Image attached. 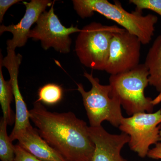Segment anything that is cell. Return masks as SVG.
<instances>
[{
  "instance_id": "obj_20",
  "label": "cell",
  "mask_w": 161,
  "mask_h": 161,
  "mask_svg": "<svg viewBox=\"0 0 161 161\" xmlns=\"http://www.w3.org/2000/svg\"><path fill=\"white\" fill-rule=\"evenodd\" d=\"M148 157L155 159H161V143L158 142L155 147L149 150L147 154Z\"/></svg>"
},
{
  "instance_id": "obj_7",
  "label": "cell",
  "mask_w": 161,
  "mask_h": 161,
  "mask_svg": "<svg viewBox=\"0 0 161 161\" xmlns=\"http://www.w3.org/2000/svg\"><path fill=\"white\" fill-rule=\"evenodd\" d=\"M54 3L48 11L43 12L38 19L34 28L31 29L28 38L39 40L42 47L47 50L53 47L60 53L70 51L72 40L70 36L79 33L81 29L73 25L69 27L62 25L54 9Z\"/></svg>"
},
{
  "instance_id": "obj_12",
  "label": "cell",
  "mask_w": 161,
  "mask_h": 161,
  "mask_svg": "<svg viewBox=\"0 0 161 161\" xmlns=\"http://www.w3.org/2000/svg\"><path fill=\"white\" fill-rule=\"evenodd\" d=\"M18 141L24 150L43 161H67L47 143L36 128L30 125L18 132L11 140Z\"/></svg>"
},
{
  "instance_id": "obj_14",
  "label": "cell",
  "mask_w": 161,
  "mask_h": 161,
  "mask_svg": "<svg viewBox=\"0 0 161 161\" xmlns=\"http://www.w3.org/2000/svg\"><path fill=\"white\" fill-rule=\"evenodd\" d=\"M2 66L0 64V103L3 113V118L7 125H12L15 120V116L11 108L14 98L11 80H6L3 77Z\"/></svg>"
},
{
  "instance_id": "obj_3",
  "label": "cell",
  "mask_w": 161,
  "mask_h": 161,
  "mask_svg": "<svg viewBox=\"0 0 161 161\" xmlns=\"http://www.w3.org/2000/svg\"><path fill=\"white\" fill-rule=\"evenodd\" d=\"M149 72L144 64L130 71L110 75V96L119 101L127 114L152 113L154 106L161 101V95L153 100L144 91L149 85Z\"/></svg>"
},
{
  "instance_id": "obj_10",
  "label": "cell",
  "mask_w": 161,
  "mask_h": 161,
  "mask_svg": "<svg viewBox=\"0 0 161 161\" xmlns=\"http://www.w3.org/2000/svg\"><path fill=\"white\" fill-rule=\"evenodd\" d=\"M55 1L50 0H31L30 2H23L26 7L25 14L17 24L9 26H0V35L5 32H9L13 37L6 42L7 48L15 50L17 47H22L26 44L28 39L31 28L36 23L40 15L48 6H52Z\"/></svg>"
},
{
  "instance_id": "obj_19",
  "label": "cell",
  "mask_w": 161,
  "mask_h": 161,
  "mask_svg": "<svg viewBox=\"0 0 161 161\" xmlns=\"http://www.w3.org/2000/svg\"><path fill=\"white\" fill-rule=\"evenodd\" d=\"M22 1L20 0H1L0 1V23H3L6 11L13 5Z\"/></svg>"
},
{
  "instance_id": "obj_17",
  "label": "cell",
  "mask_w": 161,
  "mask_h": 161,
  "mask_svg": "<svg viewBox=\"0 0 161 161\" xmlns=\"http://www.w3.org/2000/svg\"><path fill=\"white\" fill-rule=\"evenodd\" d=\"M130 3L135 5L136 10H152L161 16V0H130Z\"/></svg>"
},
{
  "instance_id": "obj_21",
  "label": "cell",
  "mask_w": 161,
  "mask_h": 161,
  "mask_svg": "<svg viewBox=\"0 0 161 161\" xmlns=\"http://www.w3.org/2000/svg\"><path fill=\"white\" fill-rule=\"evenodd\" d=\"M159 136H160V143H161V129L160 130Z\"/></svg>"
},
{
  "instance_id": "obj_5",
  "label": "cell",
  "mask_w": 161,
  "mask_h": 161,
  "mask_svg": "<svg viewBox=\"0 0 161 161\" xmlns=\"http://www.w3.org/2000/svg\"><path fill=\"white\" fill-rule=\"evenodd\" d=\"M84 77L90 81L92 88L86 91L81 83H76L77 90L82 96L90 126L98 127L104 121L119 128L124 118L121 105L116 98L110 96L109 85H103L92 73L85 72Z\"/></svg>"
},
{
  "instance_id": "obj_6",
  "label": "cell",
  "mask_w": 161,
  "mask_h": 161,
  "mask_svg": "<svg viewBox=\"0 0 161 161\" xmlns=\"http://www.w3.org/2000/svg\"><path fill=\"white\" fill-rule=\"evenodd\" d=\"M161 110L155 113L141 112L123 119L119 130L129 135L130 149L143 158L147 156L151 145L160 142Z\"/></svg>"
},
{
  "instance_id": "obj_13",
  "label": "cell",
  "mask_w": 161,
  "mask_h": 161,
  "mask_svg": "<svg viewBox=\"0 0 161 161\" xmlns=\"http://www.w3.org/2000/svg\"><path fill=\"white\" fill-rule=\"evenodd\" d=\"M144 64L149 72V84L154 87L161 95V35L153 41Z\"/></svg>"
},
{
  "instance_id": "obj_9",
  "label": "cell",
  "mask_w": 161,
  "mask_h": 161,
  "mask_svg": "<svg viewBox=\"0 0 161 161\" xmlns=\"http://www.w3.org/2000/svg\"><path fill=\"white\" fill-rule=\"evenodd\" d=\"M7 56L5 58H3L1 54L0 64L6 67L9 72L15 104L14 125L9 136L11 141L18 132L31 125V124L30 121L29 110L20 92L18 83L19 69L23 57L19 53H16L15 50L7 48Z\"/></svg>"
},
{
  "instance_id": "obj_11",
  "label": "cell",
  "mask_w": 161,
  "mask_h": 161,
  "mask_svg": "<svg viewBox=\"0 0 161 161\" xmlns=\"http://www.w3.org/2000/svg\"><path fill=\"white\" fill-rule=\"evenodd\" d=\"M88 131L95 146L92 161H127L121 155V151L129 143V135L124 132L111 134L102 126L89 127Z\"/></svg>"
},
{
  "instance_id": "obj_8",
  "label": "cell",
  "mask_w": 161,
  "mask_h": 161,
  "mask_svg": "<svg viewBox=\"0 0 161 161\" xmlns=\"http://www.w3.org/2000/svg\"><path fill=\"white\" fill-rule=\"evenodd\" d=\"M142 43L137 37L124 30L111 40L105 71L114 75L125 73L139 65Z\"/></svg>"
},
{
  "instance_id": "obj_18",
  "label": "cell",
  "mask_w": 161,
  "mask_h": 161,
  "mask_svg": "<svg viewBox=\"0 0 161 161\" xmlns=\"http://www.w3.org/2000/svg\"><path fill=\"white\" fill-rule=\"evenodd\" d=\"M14 147L15 157L13 161H43L24 150L19 144Z\"/></svg>"
},
{
  "instance_id": "obj_16",
  "label": "cell",
  "mask_w": 161,
  "mask_h": 161,
  "mask_svg": "<svg viewBox=\"0 0 161 161\" xmlns=\"http://www.w3.org/2000/svg\"><path fill=\"white\" fill-rule=\"evenodd\" d=\"M62 88L58 84L48 83L40 87L38 91L37 101L53 105L58 103L63 97Z\"/></svg>"
},
{
  "instance_id": "obj_15",
  "label": "cell",
  "mask_w": 161,
  "mask_h": 161,
  "mask_svg": "<svg viewBox=\"0 0 161 161\" xmlns=\"http://www.w3.org/2000/svg\"><path fill=\"white\" fill-rule=\"evenodd\" d=\"M7 125L2 117L0 120V159L2 161H13L15 157V147L7 134Z\"/></svg>"
},
{
  "instance_id": "obj_2",
  "label": "cell",
  "mask_w": 161,
  "mask_h": 161,
  "mask_svg": "<svg viewBox=\"0 0 161 161\" xmlns=\"http://www.w3.org/2000/svg\"><path fill=\"white\" fill-rule=\"evenodd\" d=\"M108 0H73L74 8L82 19L91 17L96 12L112 20L123 29L138 38L142 44L147 45L152 40L158 18L155 15H144L136 10L129 12L124 9L121 3Z\"/></svg>"
},
{
  "instance_id": "obj_4",
  "label": "cell",
  "mask_w": 161,
  "mask_h": 161,
  "mask_svg": "<svg viewBox=\"0 0 161 161\" xmlns=\"http://www.w3.org/2000/svg\"><path fill=\"white\" fill-rule=\"evenodd\" d=\"M124 30L97 22L84 26L75 41V52L80 63L92 69L105 71L111 40L115 33Z\"/></svg>"
},
{
  "instance_id": "obj_1",
  "label": "cell",
  "mask_w": 161,
  "mask_h": 161,
  "mask_svg": "<svg viewBox=\"0 0 161 161\" xmlns=\"http://www.w3.org/2000/svg\"><path fill=\"white\" fill-rule=\"evenodd\" d=\"M30 120L40 136L67 161H92L95 144L86 123L72 112H51L36 101Z\"/></svg>"
}]
</instances>
